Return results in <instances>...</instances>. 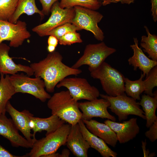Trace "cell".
<instances>
[{"mask_svg": "<svg viewBox=\"0 0 157 157\" xmlns=\"http://www.w3.org/2000/svg\"><path fill=\"white\" fill-rule=\"evenodd\" d=\"M63 57L60 53H49L47 57L38 63L31 64L35 77H40L44 81L47 91L53 92L55 87L61 80L71 75H77L82 71L69 67L62 62Z\"/></svg>", "mask_w": 157, "mask_h": 157, "instance_id": "6da1fadb", "label": "cell"}, {"mask_svg": "<svg viewBox=\"0 0 157 157\" xmlns=\"http://www.w3.org/2000/svg\"><path fill=\"white\" fill-rule=\"evenodd\" d=\"M49 99L47 106L51 110L52 115L72 125L78 123L81 119L82 113L78 108V102L68 90L56 92Z\"/></svg>", "mask_w": 157, "mask_h": 157, "instance_id": "7a4b0ae2", "label": "cell"}, {"mask_svg": "<svg viewBox=\"0 0 157 157\" xmlns=\"http://www.w3.org/2000/svg\"><path fill=\"white\" fill-rule=\"evenodd\" d=\"M90 72L92 78L99 80L107 95L115 97L125 93V77L108 63L104 61Z\"/></svg>", "mask_w": 157, "mask_h": 157, "instance_id": "3957f363", "label": "cell"}, {"mask_svg": "<svg viewBox=\"0 0 157 157\" xmlns=\"http://www.w3.org/2000/svg\"><path fill=\"white\" fill-rule=\"evenodd\" d=\"M71 125L64 123L54 132L36 140L31 149L24 155L25 157H43L45 155L56 152L62 146L66 144Z\"/></svg>", "mask_w": 157, "mask_h": 157, "instance_id": "277c9868", "label": "cell"}, {"mask_svg": "<svg viewBox=\"0 0 157 157\" xmlns=\"http://www.w3.org/2000/svg\"><path fill=\"white\" fill-rule=\"evenodd\" d=\"M10 79L16 93L28 94L43 102L51 97L45 90L44 82L40 77L32 78L23 73H16L10 76Z\"/></svg>", "mask_w": 157, "mask_h": 157, "instance_id": "5b68a950", "label": "cell"}, {"mask_svg": "<svg viewBox=\"0 0 157 157\" xmlns=\"http://www.w3.org/2000/svg\"><path fill=\"white\" fill-rule=\"evenodd\" d=\"M99 96L109 102L110 105L108 108L117 116L119 121L126 119L130 115L146 119L144 112L141 108L139 103L125 93L115 97L100 94Z\"/></svg>", "mask_w": 157, "mask_h": 157, "instance_id": "8992f818", "label": "cell"}, {"mask_svg": "<svg viewBox=\"0 0 157 157\" xmlns=\"http://www.w3.org/2000/svg\"><path fill=\"white\" fill-rule=\"evenodd\" d=\"M74 7L75 15L71 23L81 30L91 32L96 39L102 41L105 37L104 33L98 24L103 18V15L95 10L84 7L77 6Z\"/></svg>", "mask_w": 157, "mask_h": 157, "instance_id": "52a82bcc", "label": "cell"}, {"mask_svg": "<svg viewBox=\"0 0 157 157\" xmlns=\"http://www.w3.org/2000/svg\"><path fill=\"white\" fill-rule=\"evenodd\" d=\"M116 49L108 46L103 42L87 45L83 55L71 67L78 69L82 65L89 66L90 72L95 69L109 56L115 52Z\"/></svg>", "mask_w": 157, "mask_h": 157, "instance_id": "ba28073f", "label": "cell"}, {"mask_svg": "<svg viewBox=\"0 0 157 157\" xmlns=\"http://www.w3.org/2000/svg\"><path fill=\"white\" fill-rule=\"evenodd\" d=\"M50 13L51 15L46 22L32 29L40 37L48 36V33L54 28L65 23H71L75 15L74 7L62 8L60 7L58 1L52 5Z\"/></svg>", "mask_w": 157, "mask_h": 157, "instance_id": "9c48e42d", "label": "cell"}, {"mask_svg": "<svg viewBox=\"0 0 157 157\" xmlns=\"http://www.w3.org/2000/svg\"><path fill=\"white\" fill-rule=\"evenodd\" d=\"M59 88H66L72 97L76 101L85 99L91 101L100 95L98 89L91 85L86 79L78 77L65 78L56 85Z\"/></svg>", "mask_w": 157, "mask_h": 157, "instance_id": "30bf717a", "label": "cell"}, {"mask_svg": "<svg viewBox=\"0 0 157 157\" xmlns=\"http://www.w3.org/2000/svg\"><path fill=\"white\" fill-rule=\"evenodd\" d=\"M24 21L18 20L15 23L0 20V43L10 42V47L17 48L31 36Z\"/></svg>", "mask_w": 157, "mask_h": 157, "instance_id": "8fae6325", "label": "cell"}, {"mask_svg": "<svg viewBox=\"0 0 157 157\" xmlns=\"http://www.w3.org/2000/svg\"><path fill=\"white\" fill-rule=\"evenodd\" d=\"M109 102L102 98L83 102H78V108L82 111L81 119L89 120L93 117L107 119L115 121L116 119L108 110Z\"/></svg>", "mask_w": 157, "mask_h": 157, "instance_id": "7c38bea8", "label": "cell"}, {"mask_svg": "<svg viewBox=\"0 0 157 157\" xmlns=\"http://www.w3.org/2000/svg\"><path fill=\"white\" fill-rule=\"evenodd\" d=\"M137 118H132L122 123L116 122L108 119L104 123L108 125L115 133L118 141L123 144L135 138L140 131Z\"/></svg>", "mask_w": 157, "mask_h": 157, "instance_id": "4fadbf2b", "label": "cell"}, {"mask_svg": "<svg viewBox=\"0 0 157 157\" xmlns=\"http://www.w3.org/2000/svg\"><path fill=\"white\" fill-rule=\"evenodd\" d=\"M12 119L0 114V135L8 140L13 147L32 148L33 144L19 133Z\"/></svg>", "mask_w": 157, "mask_h": 157, "instance_id": "5bb4252c", "label": "cell"}, {"mask_svg": "<svg viewBox=\"0 0 157 157\" xmlns=\"http://www.w3.org/2000/svg\"><path fill=\"white\" fill-rule=\"evenodd\" d=\"M6 111L11 117L18 130L20 131L28 141L33 144L37 139L33 138L30 124L31 117L33 115L25 109L22 111H18L12 106L9 101L7 103Z\"/></svg>", "mask_w": 157, "mask_h": 157, "instance_id": "9a60e30c", "label": "cell"}, {"mask_svg": "<svg viewBox=\"0 0 157 157\" xmlns=\"http://www.w3.org/2000/svg\"><path fill=\"white\" fill-rule=\"evenodd\" d=\"M10 49L9 46L3 42L0 43V74L12 75L22 72L30 76L33 75V72L30 66L15 63L9 56Z\"/></svg>", "mask_w": 157, "mask_h": 157, "instance_id": "2e32d148", "label": "cell"}, {"mask_svg": "<svg viewBox=\"0 0 157 157\" xmlns=\"http://www.w3.org/2000/svg\"><path fill=\"white\" fill-rule=\"evenodd\" d=\"M66 144L76 157H88V150L90 147L83 136L78 123L71 125Z\"/></svg>", "mask_w": 157, "mask_h": 157, "instance_id": "e0dca14e", "label": "cell"}, {"mask_svg": "<svg viewBox=\"0 0 157 157\" xmlns=\"http://www.w3.org/2000/svg\"><path fill=\"white\" fill-rule=\"evenodd\" d=\"M133 41L134 44L130 45L133 54L128 59V63L133 67L134 70H136L138 68L140 69L144 76L153 67L157 65V61L153 60L145 55L138 46V40L136 38H133Z\"/></svg>", "mask_w": 157, "mask_h": 157, "instance_id": "ac0fdd59", "label": "cell"}, {"mask_svg": "<svg viewBox=\"0 0 157 157\" xmlns=\"http://www.w3.org/2000/svg\"><path fill=\"white\" fill-rule=\"evenodd\" d=\"M82 120L91 133L112 147H115L118 142L116 134L108 125L94 119Z\"/></svg>", "mask_w": 157, "mask_h": 157, "instance_id": "d6986e66", "label": "cell"}, {"mask_svg": "<svg viewBox=\"0 0 157 157\" xmlns=\"http://www.w3.org/2000/svg\"><path fill=\"white\" fill-rule=\"evenodd\" d=\"M65 123L64 121L55 115H52L46 118L35 117L33 115L31 117L30 124L33 131V138L36 139L35 135L37 132L45 131H46L45 135H47L54 132Z\"/></svg>", "mask_w": 157, "mask_h": 157, "instance_id": "ffe728a7", "label": "cell"}, {"mask_svg": "<svg viewBox=\"0 0 157 157\" xmlns=\"http://www.w3.org/2000/svg\"><path fill=\"white\" fill-rule=\"evenodd\" d=\"M81 132L90 147L97 150L103 157H116L117 153L113 151L102 139L91 133L87 128L82 120L78 123Z\"/></svg>", "mask_w": 157, "mask_h": 157, "instance_id": "44dd1931", "label": "cell"}, {"mask_svg": "<svg viewBox=\"0 0 157 157\" xmlns=\"http://www.w3.org/2000/svg\"><path fill=\"white\" fill-rule=\"evenodd\" d=\"M35 13L39 14L41 20L45 15L42 10L37 7L35 0H18L15 12L8 21L15 23L22 15L25 14L28 15H32Z\"/></svg>", "mask_w": 157, "mask_h": 157, "instance_id": "7402d4cb", "label": "cell"}, {"mask_svg": "<svg viewBox=\"0 0 157 157\" xmlns=\"http://www.w3.org/2000/svg\"><path fill=\"white\" fill-rule=\"evenodd\" d=\"M144 113L146 122V127L148 128L157 120L156 111L157 108V92L156 90L152 97L147 94L142 95L139 103Z\"/></svg>", "mask_w": 157, "mask_h": 157, "instance_id": "603a6c76", "label": "cell"}, {"mask_svg": "<svg viewBox=\"0 0 157 157\" xmlns=\"http://www.w3.org/2000/svg\"><path fill=\"white\" fill-rule=\"evenodd\" d=\"M0 80V114H6L8 102L16 93L15 88L10 79V76L1 73Z\"/></svg>", "mask_w": 157, "mask_h": 157, "instance_id": "cb8c5ba5", "label": "cell"}, {"mask_svg": "<svg viewBox=\"0 0 157 157\" xmlns=\"http://www.w3.org/2000/svg\"><path fill=\"white\" fill-rule=\"evenodd\" d=\"M144 27L147 36L141 37L140 46L143 48L144 51L148 54L149 58L157 61V36L151 34L147 26Z\"/></svg>", "mask_w": 157, "mask_h": 157, "instance_id": "d4e9b609", "label": "cell"}, {"mask_svg": "<svg viewBox=\"0 0 157 157\" xmlns=\"http://www.w3.org/2000/svg\"><path fill=\"white\" fill-rule=\"evenodd\" d=\"M143 74H141L138 80L131 81L127 78H125V92L126 94L135 100H140V95L145 90Z\"/></svg>", "mask_w": 157, "mask_h": 157, "instance_id": "484cf974", "label": "cell"}, {"mask_svg": "<svg viewBox=\"0 0 157 157\" xmlns=\"http://www.w3.org/2000/svg\"><path fill=\"white\" fill-rule=\"evenodd\" d=\"M102 5L101 2L98 0H60L59 2L60 6L62 8L78 6L96 10Z\"/></svg>", "mask_w": 157, "mask_h": 157, "instance_id": "4316f807", "label": "cell"}, {"mask_svg": "<svg viewBox=\"0 0 157 157\" xmlns=\"http://www.w3.org/2000/svg\"><path fill=\"white\" fill-rule=\"evenodd\" d=\"M18 0H0V20L8 21L15 10Z\"/></svg>", "mask_w": 157, "mask_h": 157, "instance_id": "83f0119b", "label": "cell"}, {"mask_svg": "<svg viewBox=\"0 0 157 157\" xmlns=\"http://www.w3.org/2000/svg\"><path fill=\"white\" fill-rule=\"evenodd\" d=\"M143 81L145 87L144 93L153 96V90L155 87L157 86V65L150 70Z\"/></svg>", "mask_w": 157, "mask_h": 157, "instance_id": "f1b7e54d", "label": "cell"}, {"mask_svg": "<svg viewBox=\"0 0 157 157\" xmlns=\"http://www.w3.org/2000/svg\"><path fill=\"white\" fill-rule=\"evenodd\" d=\"M80 30L79 28L74 24L71 23H67L51 31L48 33V36L53 35L58 40L67 33Z\"/></svg>", "mask_w": 157, "mask_h": 157, "instance_id": "f546056e", "label": "cell"}, {"mask_svg": "<svg viewBox=\"0 0 157 157\" xmlns=\"http://www.w3.org/2000/svg\"><path fill=\"white\" fill-rule=\"evenodd\" d=\"M58 40L59 44L63 45H70L74 43H81L83 42L80 33L76 31L67 33Z\"/></svg>", "mask_w": 157, "mask_h": 157, "instance_id": "4dcf8cb0", "label": "cell"}, {"mask_svg": "<svg viewBox=\"0 0 157 157\" xmlns=\"http://www.w3.org/2000/svg\"><path fill=\"white\" fill-rule=\"evenodd\" d=\"M149 129L145 133L146 137L151 142H155L157 139V120L149 126Z\"/></svg>", "mask_w": 157, "mask_h": 157, "instance_id": "1f68e13d", "label": "cell"}, {"mask_svg": "<svg viewBox=\"0 0 157 157\" xmlns=\"http://www.w3.org/2000/svg\"><path fill=\"white\" fill-rule=\"evenodd\" d=\"M60 0H39L42 7V11L46 15H48L50 13L51 8L56 2Z\"/></svg>", "mask_w": 157, "mask_h": 157, "instance_id": "d6a6232c", "label": "cell"}, {"mask_svg": "<svg viewBox=\"0 0 157 157\" xmlns=\"http://www.w3.org/2000/svg\"><path fill=\"white\" fill-rule=\"evenodd\" d=\"M151 12L153 19L155 22L157 21V0H151Z\"/></svg>", "mask_w": 157, "mask_h": 157, "instance_id": "836d02e7", "label": "cell"}, {"mask_svg": "<svg viewBox=\"0 0 157 157\" xmlns=\"http://www.w3.org/2000/svg\"><path fill=\"white\" fill-rule=\"evenodd\" d=\"M24 156H18L15 155L10 153L3 147L0 144V157H21Z\"/></svg>", "mask_w": 157, "mask_h": 157, "instance_id": "e575fe53", "label": "cell"}, {"mask_svg": "<svg viewBox=\"0 0 157 157\" xmlns=\"http://www.w3.org/2000/svg\"><path fill=\"white\" fill-rule=\"evenodd\" d=\"M47 43L48 45H50L56 47L58 43V41L57 38L53 35H49Z\"/></svg>", "mask_w": 157, "mask_h": 157, "instance_id": "d590c367", "label": "cell"}, {"mask_svg": "<svg viewBox=\"0 0 157 157\" xmlns=\"http://www.w3.org/2000/svg\"><path fill=\"white\" fill-rule=\"evenodd\" d=\"M142 147L144 153V157H148V155L150 153L149 150L147 149L146 146L147 144V142L146 140L144 141H142Z\"/></svg>", "mask_w": 157, "mask_h": 157, "instance_id": "8d00e7d4", "label": "cell"}, {"mask_svg": "<svg viewBox=\"0 0 157 157\" xmlns=\"http://www.w3.org/2000/svg\"><path fill=\"white\" fill-rule=\"evenodd\" d=\"M135 0H112V3L120 2L122 4H130L133 3Z\"/></svg>", "mask_w": 157, "mask_h": 157, "instance_id": "74e56055", "label": "cell"}, {"mask_svg": "<svg viewBox=\"0 0 157 157\" xmlns=\"http://www.w3.org/2000/svg\"><path fill=\"white\" fill-rule=\"evenodd\" d=\"M70 154V150L65 148L62 150L61 154H60L59 157H68Z\"/></svg>", "mask_w": 157, "mask_h": 157, "instance_id": "f35d334b", "label": "cell"}, {"mask_svg": "<svg viewBox=\"0 0 157 157\" xmlns=\"http://www.w3.org/2000/svg\"><path fill=\"white\" fill-rule=\"evenodd\" d=\"M60 154L55 152L45 155L43 157H59Z\"/></svg>", "mask_w": 157, "mask_h": 157, "instance_id": "ab89813d", "label": "cell"}, {"mask_svg": "<svg viewBox=\"0 0 157 157\" xmlns=\"http://www.w3.org/2000/svg\"><path fill=\"white\" fill-rule=\"evenodd\" d=\"M56 47L50 45H48L47 49L49 53H51L54 51L56 50Z\"/></svg>", "mask_w": 157, "mask_h": 157, "instance_id": "60d3db41", "label": "cell"}, {"mask_svg": "<svg viewBox=\"0 0 157 157\" xmlns=\"http://www.w3.org/2000/svg\"><path fill=\"white\" fill-rule=\"evenodd\" d=\"M101 2L102 5L106 6L112 3V0H98Z\"/></svg>", "mask_w": 157, "mask_h": 157, "instance_id": "b9f144b4", "label": "cell"}, {"mask_svg": "<svg viewBox=\"0 0 157 157\" xmlns=\"http://www.w3.org/2000/svg\"><path fill=\"white\" fill-rule=\"evenodd\" d=\"M156 155L155 153L154 152L150 153L148 155V157H153Z\"/></svg>", "mask_w": 157, "mask_h": 157, "instance_id": "7bdbcfd3", "label": "cell"}]
</instances>
